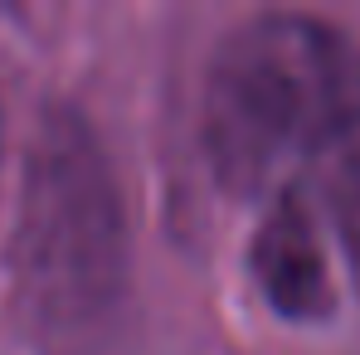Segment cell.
Wrapping results in <instances>:
<instances>
[{"label": "cell", "mask_w": 360, "mask_h": 355, "mask_svg": "<svg viewBox=\"0 0 360 355\" xmlns=\"http://www.w3.org/2000/svg\"><path fill=\"white\" fill-rule=\"evenodd\" d=\"M205 146L253 200L326 214L360 278V54L307 15H263L210 63Z\"/></svg>", "instance_id": "6da1fadb"}, {"label": "cell", "mask_w": 360, "mask_h": 355, "mask_svg": "<svg viewBox=\"0 0 360 355\" xmlns=\"http://www.w3.org/2000/svg\"><path fill=\"white\" fill-rule=\"evenodd\" d=\"M253 273L258 288L283 316H321L331 306V273H326V248L321 224L297 200H273L268 219L253 243Z\"/></svg>", "instance_id": "7a4b0ae2"}]
</instances>
